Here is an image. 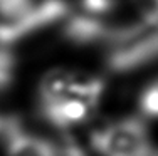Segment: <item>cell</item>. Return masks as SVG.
<instances>
[{
    "label": "cell",
    "instance_id": "obj_9",
    "mask_svg": "<svg viewBox=\"0 0 158 156\" xmlns=\"http://www.w3.org/2000/svg\"><path fill=\"white\" fill-rule=\"evenodd\" d=\"M0 128H2V121H0Z\"/></svg>",
    "mask_w": 158,
    "mask_h": 156
},
{
    "label": "cell",
    "instance_id": "obj_5",
    "mask_svg": "<svg viewBox=\"0 0 158 156\" xmlns=\"http://www.w3.org/2000/svg\"><path fill=\"white\" fill-rule=\"evenodd\" d=\"M136 2H140V0H81L79 12L91 17H104L119 12Z\"/></svg>",
    "mask_w": 158,
    "mask_h": 156
},
{
    "label": "cell",
    "instance_id": "obj_2",
    "mask_svg": "<svg viewBox=\"0 0 158 156\" xmlns=\"http://www.w3.org/2000/svg\"><path fill=\"white\" fill-rule=\"evenodd\" d=\"M67 15L66 0H0V44L10 47Z\"/></svg>",
    "mask_w": 158,
    "mask_h": 156
},
{
    "label": "cell",
    "instance_id": "obj_3",
    "mask_svg": "<svg viewBox=\"0 0 158 156\" xmlns=\"http://www.w3.org/2000/svg\"><path fill=\"white\" fill-rule=\"evenodd\" d=\"M91 144L99 156H156L148 129L136 118H125L98 129Z\"/></svg>",
    "mask_w": 158,
    "mask_h": 156
},
{
    "label": "cell",
    "instance_id": "obj_4",
    "mask_svg": "<svg viewBox=\"0 0 158 156\" xmlns=\"http://www.w3.org/2000/svg\"><path fill=\"white\" fill-rule=\"evenodd\" d=\"M5 153L7 156H56V146L10 121L5 124Z\"/></svg>",
    "mask_w": 158,
    "mask_h": 156
},
{
    "label": "cell",
    "instance_id": "obj_6",
    "mask_svg": "<svg viewBox=\"0 0 158 156\" xmlns=\"http://www.w3.org/2000/svg\"><path fill=\"white\" fill-rule=\"evenodd\" d=\"M140 107L145 114L158 118V79L143 91L140 98Z\"/></svg>",
    "mask_w": 158,
    "mask_h": 156
},
{
    "label": "cell",
    "instance_id": "obj_8",
    "mask_svg": "<svg viewBox=\"0 0 158 156\" xmlns=\"http://www.w3.org/2000/svg\"><path fill=\"white\" fill-rule=\"evenodd\" d=\"M153 3H155V7L158 9V0H153Z\"/></svg>",
    "mask_w": 158,
    "mask_h": 156
},
{
    "label": "cell",
    "instance_id": "obj_1",
    "mask_svg": "<svg viewBox=\"0 0 158 156\" xmlns=\"http://www.w3.org/2000/svg\"><path fill=\"white\" fill-rule=\"evenodd\" d=\"M98 76L69 69H52L39 86L40 113L57 128L81 124L91 116L103 94Z\"/></svg>",
    "mask_w": 158,
    "mask_h": 156
},
{
    "label": "cell",
    "instance_id": "obj_7",
    "mask_svg": "<svg viewBox=\"0 0 158 156\" xmlns=\"http://www.w3.org/2000/svg\"><path fill=\"white\" fill-rule=\"evenodd\" d=\"M56 156H86L82 148L73 139H64L61 146L56 148Z\"/></svg>",
    "mask_w": 158,
    "mask_h": 156
}]
</instances>
